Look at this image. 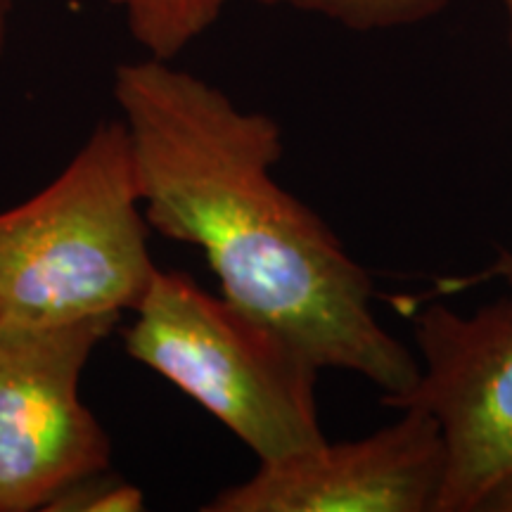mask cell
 Masks as SVG:
<instances>
[{
	"label": "cell",
	"instance_id": "12",
	"mask_svg": "<svg viewBox=\"0 0 512 512\" xmlns=\"http://www.w3.org/2000/svg\"><path fill=\"white\" fill-rule=\"evenodd\" d=\"M503 10H505V19H508V38L512 48V0H503Z\"/></svg>",
	"mask_w": 512,
	"mask_h": 512
},
{
	"label": "cell",
	"instance_id": "10",
	"mask_svg": "<svg viewBox=\"0 0 512 512\" xmlns=\"http://www.w3.org/2000/svg\"><path fill=\"white\" fill-rule=\"evenodd\" d=\"M475 280L477 283L479 280H498V283L505 287V299L512 304V252H503L484 273H479V278L472 275V278H467L465 283L470 285L475 283Z\"/></svg>",
	"mask_w": 512,
	"mask_h": 512
},
{
	"label": "cell",
	"instance_id": "4",
	"mask_svg": "<svg viewBox=\"0 0 512 512\" xmlns=\"http://www.w3.org/2000/svg\"><path fill=\"white\" fill-rule=\"evenodd\" d=\"M418 380L384 406L430 413L446 441L439 512H512V304L411 313Z\"/></svg>",
	"mask_w": 512,
	"mask_h": 512
},
{
	"label": "cell",
	"instance_id": "2",
	"mask_svg": "<svg viewBox=\"0 0 512 512\" xmlns=\"http://www.w3.org/2000/svg\"><path fill=\"white\" fill-rule=\"evenodd\" d=\"M155 271L124 121L100 124L53 183L0 214V323L136 311Z\"/></svg>",
	"mask_w": 512,
	"mask_h": 512
},
{
	"label": "cell",
	"instance_id": "5",
	"mask_svg": "<svg viewBox=\"0 0 512 512\" xmlns=\"http://www.w3.org/2000/svg\"><path fill=\"white\" fill-rule=\"evenodd\" d=\"M119 318L0 323V512L43 510L67 486L110 470L112 441L79 384Z\"/></svg>",
	"mask_w": 512,
	"mask_h": 512
},
{
	"label": "cell",
	"instance_id": "3",
	"mask_svg": "<svg viewBox=\"0 0 512 512\" xmlns=\"http://www.w3.org/2000/svg\"><path fill=\"white\" fill-rule=\"evenodd\" d=\"M136 358L214 415L259 458H290L323 444L316 361L223 294L157 268L124 332Z\"/></svg>",
	"mask_w": 512,
	"mask_h": 512
},
{
	"label": "cell",
	"instance_id": "9",
	"mask_svg": "<svg viewBox=\"0 0 512 512\" xmlns=\"http://www.w3.org/2000/svg\"><path fill=\"white\" fill-rule=\"evenodd\" d=\"M48 512H140L145 510V496L138 486L98 472L57 494L46 508Z\"/></svg>",
	"mask_w": 512,
	"mask_h": 512
},
{
	"label": "cell",
	"instance_id": "8",
	"mask_svg": "<svg viewBox=\"0 0 512 512\" xmlns=\"http://www.w3.org/2000/svg\"><path fill=\"white\" fill-rule=\"evenodd\" d=\"M271 8L316 15L358 34L418 27L451 8L456 0H252Z\"/></svg>",
	"mask_w": 512,
	"mask_h": 512
},
{
	"label": "cell",
	"instance_id": "1",
	"mask_svg": "<svg viewBox=\"0 0 512 512\" xmlns=\"http://www.w3.org/2000/svg\"><path fill=\"white\" fill-rule=\"evenodd\" d=\"M114 98L147 226L202 249L221 294L320 370L363 377L380 401L418 380V356L380 323L370 273L309 204L275 181L283 128L169 60L119 64Z\"/></svg>",
	"mask_w": 512,
	"mask_h": 512
},
{
	"label": "cell",
	"instance_id": "6",
	"mask_svg": "<svg viewBox=\"0 0 512 512\" xmlns=\"http://www.w3.org/2000/svg\"><path fill=\"white\" fill-rule=\"evenodd\" d=\"M446 441L430 413L401 408L373 434L328 441L290 458L259 463L226 486L207 512H439Z\"/></svg>",
	"mask_w": 512,
	"mask_h": 512
},
{
	"label": "cell",
	"instance_id": "11",
	"mask_svg": "<svg viewBox=\"0 0 512 512\" xmlns=\"http://www.w3.org/2000/svg\"><path fill=\"white\" fill-rule=\"evenodd\" d=\"M8 15H10V0H0V55H3L5 38H8Z\"/></svg>",
	"mask_w": 512,
	"mask_h": 512
},
{
	"label": "cell",
	"instance_id": "7",
	"mask_svg": "<svg viewBox=\"0 0 512 512\" xmlns=\"http://www.w3.org/2000/svg\"><path fill=\"white\" fill-rule=\"evenodd\" d=\"M126 17L131 36L150 57L174 60L209 31L228 0H110Z\"/></svg>",
	"mask_w": 512,
	"mask_h": 512
}]
</instances>
